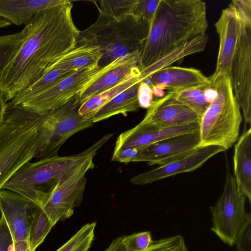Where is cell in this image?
I'll return each instance as SVG.
<instances>
[{"label":"cell","mask_w":251,"mask_h":251,"mask_svg":"<svg viewBox=\"0 0 251 251\" xmlns=\"http://www.w3.org/2000/svg\"><path fill=\"white\" fill-rule=\"evenodd\" d=\"M199 131L200 123L167 127L142 121L119 135L114 150L124 147L142 148L168 137Z\"/></svg>","instance_id":"cell-17"},{"label":"cell","mask_w":251,"mask_h":251,"mask_svg":"<svg viewBox=\"0 0 251 251\" xmlns=\"http://www.w3.org/2000/svg\"><path fill=\"white\" fill-rule=\"evenodd\" d=\"M201 118L191 109L179 102L174 91L153 100L143 121L163 127H176L200 123Z\"/></svg>","instance_id":"cell-18"},{"label":"cell","mask_w":251,"mask_h":251,"mask_svg":"<svg viewBox=\"0 0 251 251\" xmlns=\"http://www.w3.org/2000/svg\"><path fill=\"white\" fill-rule=\"evenodd\" d=\"M38 114L22 106H8L0 126V190L23 166L35 158Z\"/></svg>","instance_id":"cell-5"},{"label":"cell","mask_w":251,"mask_h":251,"mask_svg":"<svg viewBox=\"0 0 251 251\" xmlns=\"http://www.w3.org/2000/svg\"><path fill=\"white\" fill-rule=\"evenodd\" d=\"M43 210L37 206L31 218L28 238L30 251H35L53 227Z\"/></svg>","instance_id":"cell-28"},{"label":"cell","mask_w":251,"mask_h":251,"mask_svg":"<svg viewBox=\"0 0 251 251\" xmlns=\"http://www.w3.org/2000/svg\"><path fill=\"white\" fill-rule=\"evenodd\" d=\"M13 240L8 228L4 219L0 218V251H12Z\"/></svg>","instance_id":"cell-36"},{"label":"cell","mask_w":251,"mask_h":251,"mask_svg":"<svg viewBox=\"0 0 251 251\" xmlns=\"http://www.w3.org/2000/svg\"><path fill=\"white\" fill-rule=\"evenodd\" d=\"M229 79L235 98L243 114L245 126L251 122V25L241 21L232 57Z\"/></svg>","instance_id":"cell-10"},{"label":"cell","mask_w":251,"mask_h":251,"mask_svg":"<svg viewBox=\"0 0 251 251\" xmlns=\"http://www.w3.org/2000/svg\"><path fill=\"white\" fill-rule=\"evenodd\" d=\"M160 0H136L132 15L139 20L151 23Z\"/></svg>","instance_id":"cell-33"},{"label":"cell","mask_w":251,"mask_h":251,"mask_svg":"<svg viewBox=\"0 0 251 251\" xmlns=\"http://www.w3.org/2000/svg\"><path fill=\"white\" fill-rule=\"evenodd\" d=\"M226 151L219 146H200L181 158L133 176L130 182L134 185H146L178 174L192 172L212 156Z\"/></svg>","instance_id":"cell-13"},{"label":"cell","mask_w":251,"mask_h":251,"mask_svg":"<svg viewBox=\"0 0 251 251\" xmlns=\"http://www.w3.org/2000/svg\"></svg>","instance_id":"cell-41"},{"label":"cell","mask_w":251,"mask_h":251,"mask_svg":"<svg viewBox=\"0 0 251 251\" xmlns=\"http://www.w3.org/2000/svg\"><path fill=\"white\" fill-rule=\"evenodd\" d=\"M12 251H30L28 241H17L13 242Z\"/></svg>","instance_id":"cell-39"},{"label":"cell","mask_w":251,"mask_h":251,"mask_svg":"<svg viewBox=\"0 0 251 251\" xmlns=\"http://www.w3.org/2000/svg\"><path fill=\"white\" fill-rule=\"evenodd\" d=\"M119 58L103 68L79 70L20 106L38 113L55 109L73 99L95 79L112 68Z\"/></svg>","instance_id":"cell-9"},{"label":"cell","mask_w":251,"mask_h":251,"mask_svg":"<svg viewBox=\"0 0 251 251\" xmlns=\"http://www.w3.org/2000/svg\"><path fill=\"white\" fill-rule=\"evenodd\" d=\"M214 26L219 37L220 44L216 69L211 76L221 74H226L229 76L241 27L239 14L231 3L222 10Z\"/></svg>","instance_id":"cell-16"},{"label":"cell","mask_w":251,"mask_h":251,"mask_svg":"<svg viewBox=\"0 0 251 251\" xmlns=\"http://www.w3.org/2000/svg\"><path fill=\"white\" fill-rule=\"evenodd\" d=\"M143 148L124 147L114 150L112 160L124 163L134 162Z\"/></svg>","instance_id":"cell-35"},{"label":"cell","mask_w":251,"mask_h":251,"mask_svg":"<svg viewBox=\"0 0 251 251\" xmlns=\"http://www.w3.org/2000/svg\"><path fill=\"white\" fill-rule=\"evenodd\" d=\"M86 173L76 175L50 192L41 209L53 226L72 216L74 208L81 204L87 183Z\"/></svg>","instance_id":"cell-11"},{"label":"cell","mask_w":251,"mask_h":251,"mask_svg":"<svg viewBox=\"0 0 251 251\" xmlns=\"http://www.w3.org/2000/svg\"><path fill=\"white\" fill-rule=\"evenodd\" d=\"M208 24L201 0H160L141 51L140 71L166 53L204 35Z\"/></svg>","instance_id":"cell-2"},{"label":"cell","mask_w":251,"mask_h":251,"mask_svg":"<svg viewBox=\"0 0 251 251\" xmlns=\"http://www.w3.org/2000/svg\"><path fill=\"white\" fill-rule=\"evenodd\" d=\"M151 88L153 95L162 97L163 90L178 91L204 86H211L208 77L193 68L168 67L151 74L142 80Z\"/></svg>","instance_id":"cell-14"},{"label":"cell","mask_w":251,"mask_h":251,"mask_svg":"<svg viewBox=\"0 0 251 251\" xmlns=\"http://www.w3.org/2000/svg\"><path fill=\"white\" fill-rule=\"evenodd\" d=\"M215 95L200 121V146L216 145L226 150L239 138L242 121L229 77L226 74L208 77Z\"/></svg>","instance_id":"cell-6"},{"label":"cell","mask_w":251,"mask_h":251,"mask_svg":"<svg viewBox=\"0 0 251 251\" xmlns=\"http://www.w3.org/2000/svg\"><path fill=\"white\" fill-rule=\"evenodd\" d=\"M136 0H101L99 11L117 21L132 15Z\"/></svg>","instance_id":"cell-30"},{"label":"cell","mask_w":251,"mask_h":251,"mask_svg":"<svg viewBox=\"0 0 251 251\" xmlns=\"http://www.w3.org/2000/svg\"><path fill=\"white\" fill-rule=\"evenodd\" d=\"M121 238L127 251H141L149 247L153 241L150 231L122 236Z\"/></svg>","instance_id":"cell-32"},{"label":"cell","mask_w":251,"mask_h":251,"mask_svg":"<svg viewBox=\"0 0 251 251\" xmlns=\"http://www.w3.org/2000/svg\"><path fill=\"white\" fill-rule=\"evenodd\" d=\"M67 0H0V18L11 24L25 25L37 13Z\"/></svg>","instance_id":"cell-20"},{"label":"cell","mask_w":251,"mask_h":251,"mask_svg":"<svg viewBox=\"0 0 251 251\" xmlns=\"http://www.w3.org/2000/svg\"><path fill=\"white\" fill-rule=\"evenodd\" d=\"M150 24L132 15L118 21L99 11L97 21L80 31L76 43L98 46L102 53L98 67L103 68L134 52L141 53Z\"/></svg>","instance_id":"cell-4"},{"label":"cell","mask_w":251,"mask_h":251,"mask_svg":"<svg viewBox=\"0 0 251 251\" xmlns=\"http://www.w3.org/2000/svg\"><path fill=\"white\" fill-rule=\"evenodd\" d=\"M104 251H127L121 236L114 239ZM141 251H189L182 235H177L153 240L147 249Z\"/></svg>","instance_id":"cell-26"},{"label":"cell","mask_w":251,"mask_h":251,"mask_svg":"<svg viewBox=\"0 0 251 251\" xmlns=\"http://www.w3.org/2000/svg\"><path fill=\"white\" fill-rule=\"evenodd\" d=\"M234 245L237 251H251V214L239 232Z\"/></svg>","instance_id":"cell-34"},{"label":"cell","mask_w":251,"mask_h":251,"mask_svg":"<svg viewBox=\"0 0 251 251\" xmlns=\"http://www.w3.org/2000/svg\"><path fill=\"white\" fill-rule=\"evenodd\" d=\"M22 35L21 31L12 34L0 36V73L18 46Z\"/></svg>","instance_id":"cell-31"},{"label":"cell","mask_w":251,"mask_h":251,"mask_svg":"<svg viewBox=\"0 0 251 251\" xmlns=\"http://www.w3.org/2000/svg\"><path fill=\"white\" fill-rule=\"evenodd\" d=\"M102 55L100 49L97 46L76 43L72 50L52 63L46 72L52 69L79 71L94 68L98 67Z\"/></svg>","instance_id":"cell-22"},{"label":"cell","mask_w":251,"mask_h":251,"mask_svg":"<svg viewBox=\"0 0 251 251\" xmlns=\"http://www.w3.org/2000/svg\"><path fill=\"white\" fill-rule=\"evenodd\" d=\"M141 81H139L119 94L100 108L90 119L98 122L112 116L128 112H136L140 107L138 99V90Z\"/></svg>","instance_id":"cell-24"},{"label":"cell","mask_w":251,"mask_h":251,"mask_svg":"<svg viewBox=\"0 0 251 251\" xmlns=\"http://www.w3.org/2000/svg\"><path fill=\"white\" fill-rule=\"evenodd\" d=\"M96 226V222L84 225L55 251H88L94 239Z\"/></svg>","instance_id":"cell-29"},{"label":"cell","mask_w":251,"mask_h":251,"mask_svg":"<svg viewBox=\"0 0 251 251\" xmlns=\"http://www.w3.org/2000/svg\"><path fill=\"white\" fill-rule=\"evenodd\" d=\"M73 6L68 0L43 10L25 25L18 46L0 73V95L6 102L75 47L80 31L73 20Z\"/></svg>","instance_id":"cell-1"},{"label":"cell","mask_w":251,"mask_h":251,"mask_svg":"<svg viewBox=\"0 0 251 251\" xmlns=\"http://www.w3.org/2000/svg\"><path fill=\"white\" fill-rule=\"evenodd\" d=\"M36 205L12 191L0 190V212L11 232L13 242L28 241L32 214Z\"/></svg>","instance_id":"cell-15"},{"label":"cell","mask_w":251,"mask_h":251,"mask_svg":"<svg viewBox=\"0 0 251 251\" xmlns=\"http://www.w3.org/2000/svg\"><path fill=\"white\" fill-rule=\"evenodd\" d=\"M140 56L141 52L137 51L119 58L112 68L95 79L77 95L80 104L130 76L141 75Z\"/></svg>","instance_id":"cell-19"},{"label":"cell","mask_w":251,"mask_h":251,"mask_svg":"<svg viewBox=\"0 0 251 251\" xmlns=\"http://www.w3.org/2000/svg\"><path fill=\"white\" fill-rule=\"evenodd\" d=\"M106 134L86 150L76 154L57 155L28 162L19 169L2 189L16 193L42 208L50 193L76 175L95 167L93 159L100 148L113 136Z\"/></svg>","instance_id":"cell-3"},{"label":"cell","mask_w":251,"mask_h":251,"mask_svg":"<svg viewBox=\"0 0 251 251\" xmlns=\"http://www.w3.org/2000/svg\"><path fill=\"white\" fill-rule=\"evenodd\" d=\"M247 197L238 189L233 176L227 169L223 193L210 207L211 230L225 244L234 245L241 228L251 214L246 211Z\"/></svg>","instance_id":"cell-8"},{"label":"cell","mask_w":251,"mask_h":251,"mask_svg":"<svg viewBox=\"0 0 251 251\" xmlns=\"http://www.w3.org/2000/svg\"><path fill=\"white\" fill-rule=\"evenodd\" d=\"M77 95L60 107L38 113L37 149L35 158L42 159L57 155L61 147L75 133L92 127L91 120L81 118Z\"/></svg>","instance_id":"cell-7"},{"label":"cell","mask_w":251,"mask_h":251,"mask_svg":"<svg viewBox=\"0 0 251 251\" xmlns=\"http://www.w3.org/2000/svg\"><path fill=\"white\" fill-rule=\"evenodd\" d=\"M199 131L168 137L149 145L141 150L134 162L161 166L181 158L199 147Z\"/></svg>","instance_id":"cell-12"},{"label":"cell","mask_w":251,"mask_h":251,"mask_svg":"<svg viewBox=\"0 0 251 251\" xmlns=\"http://www.w3.org/2000/svg\"><path fill=\"white\" fill-rule=\"evenodd\" d=\"M234 178L240 191L251 202V128L244 129L234 146Z\"/></svg>","instance_id":"cell-21"},{"label":"cell","mask_w":251,"mask_h":251,"mask_svg":"<svg viewBox=\"0 0 251 251\" xmlns=\"http://www.w3.org/2000/svg\"><path fill=\"white\" fill-rule=\"evenodd\" d=\"M7 107V102L0 95V126L3 124L5 120Z\"/></svg>","instance_id":"cell-40"},{"label":"cell","mask_w":251,"mask_h":251,"mask_svg":"<svg viewBox=\"0 0 251 251\" xmlns=\"http://www.w3.org/2000/svg\"><path fill=\"white\" fill-rule=\"evenodd\" d=\"M138 99L140 107L148 108L153 101V93L150 86L141 81L138 90Z\"/></svg>","instance_id":"cell-38"},{"label":"cell","mask_w":251,"mask_h":251,"mask_svg":"<svg viewBox=\"0 0 251 251\" xmlns=\"http://www.w3.org/2000/svg\"><path fill=\"white\" fill-rule=\"evenodd\" d=\"M140 75H133L124 80L115 86L105 90L89 99L79 107L78 113L83 119L90 120L102 106L115 96L139 81Z\"/></svg>","instance_id":"cell-25"},{"label":"cell","mask_w":251,"mask_h":251,"mask_svg":"<svg viewBox=\"0 0 251 251\" xmlns=\"http://www.w3.org/2000/svg\"><path fill=\"white\" fill-rule=\"evenodd\" d=\"M231 3L236 8L241 21L245 24L251 25V0H234Z\"/></svg>","instance_id":"cell-37"},{"label":"cell","mask_w":251,"mask_h":251,"mask_svg":"<svg viewBox=\"0 0 251 251\" xmlns=\"http://www.w3.org/2000/svg\"><path fill=\"white\" fill-rule=\"evenodd\" d=\"M211 86H204L178 91H174L175 98L201 118L210 104L205 91Z\"/></svg>","instance_id":"cell-27"},{"label":"cell","mask_w":251,"mask_h":251,"mask_svg":"<svg viewBox=\"0 0 251 251\" xmlns=\"http://www.w3.org/2000/svg\"><path fill=\"white\" fill-rule=\"evenodd\" d=\"M208 37L206 34L197 36L175 48L141 71L142 81L151 74L169 67L174 62L184 57L203 51L206 47Z\"/></svg>","instance_id":"cell-23"}]
</instances>
